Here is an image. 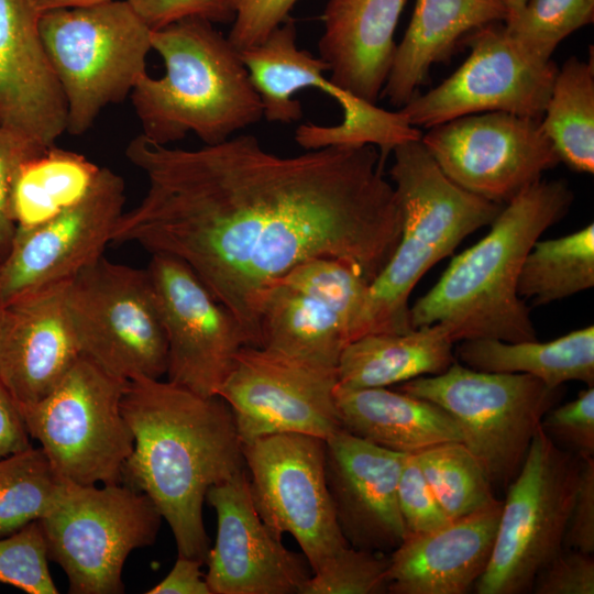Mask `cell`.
<instances>
[{
  "mask_svg": "<svg viewBox=\"0 0 594 594\" xmlns=\"http://www.w3.org/2000/svg\"><path fill=\"white\" fill-rule=\"evenodd\" d=\"M204 562L178 556L169 573L146 594H211L201 572Z\"/></svg>",
  "mask_w": 594,
  "mask_h": 594,
  "instance_id": "obj_46",
  "label": "cell"
},
{
  "mask_svg": "<svg viewBox=\"0 0 594 594\" xmlns=\"http://www.w3.org/2000/svg\"><path fill=\"white\" fill-rule=\"evenodd\" d=\"M507 15L504 0H416L381 97L402 108L419 94L431 67L450 57L460 40L482 26L504 22Z\"/></svg>",
  "mask_w": 594,
  "mask_h": 594,
  "instance_id": "obj_25",
  "label": "cell"
},
{
  "mask_svg": "<svg viewBox=\"0 0 594 594\" xmlns=\"http://www.w3.org/2000/svg\"><path fill=\"white\" fill-rule=\"evenodd\" d=\"M38 29L64 92L67 130L87 132L100 112L131 95L146 73L152 29L128 0L58 9Z\"/></svg>",
  "mask_w": 594,
  "mask_h": 594,
  "instance_id": "obj_6",
  "label": "cell"
},
{
  "mask_svg": "<svg viewBox=\"0 0 594 594\" xmlns=\"http://www.w3.org/2000/svg\"><path fill=\"white\" fill-rule=\"evenodd\" d=\"M240 56L261 99L263 118L270 122L300 120L302 108L294 96L305 88L320 89L340 105V123H305L296 129L295 141L305 150L373 144L384 156L395 145L422 134L398 110L387 111L333 84L326 75L324 61L298 46L296 23L290 16L262 43L240 51Z\"/></svg>",
  "mask_w": 594,
  "mask_h": 594,
  "instance_id": "obj_11",
  "label": "cell"
},
{
  "mask_svg": "<svg viewBox=\"0 0 594 594\" xmlns=\"http://www.w3.org/2000/svg\"><path fill=\"white\" fill-rule=\"evenodd\" d=\"M127 384L80 355L44 398L18 404L30 437L65 482L123 483L134 446L121 409Z\"/></svg>",
  "mask_w": 594,
  "mask_h": 594,
  "instance_id": "obj_8",
  "label": "cell"
},
{
  "mask_svg": "<svg viewBox=\"0 0 594 594\" xmlns=\"http://www.w3.org/2000/svg\"><path fill=\"white\" fill-rule=\"evenodd\" d=\"M206 501L217 515L205 574L211 594H299L310 565L257 514L246 469L210 487Z\"/></svg>",
  "mask_w": 594,
  "mask_h": 594,
  "instance_id": "obj_19",
  "label": "cell"
},
{
  "mask_svg": "<svg viewBox=\"0 0 594 594\" xmlns=\"http://www.w3.org/2000/svg\"><path fill=\"white\" fill-rule=\"evenodd\" d=\"M68 283L0 307V382L18 404L44 398L80 356L66 305Z\"/></svg>",
  "mask_w": 594,
  "mask_h": 594,
  "instance_id": "obj_22",
  "label": "cell"
},
{
  "mask_svg": "<svg viewBox=\"0 0 594 594\" xmlns=\"http://www.w3.org/2000/svg\"><path fill=\"white\" fill-rule=\"evenodd\" d=\"M337 369L245 345L218 391L242 444L277 433L327 439L341 429L334 400Z\"/></svg>",
  "mask_w": 594,
  "mask_h": 594,
  "instance_id": "obj_16",
  "label": "cell"
},
{
  "mask_svg": "<svg viewBox=\"0 0 594 594\" xmlns=\"http://www.w3.org/2000/svg\"><path fill=\"white\" fill-rule=\"evenodd\" d=\"M165 74H145L130 97L148 140L169 145L194 133L221 143L262 120L261 99L240 51L212 22L186 18L152 30Z\"/></svg>",
  "mask_w": 594,
  "mask_h": 594,
  "instance_id": "obj_4",
  "label": "cell"
},
{
  "mask_svg": "<svg viewBox=\"0 0 594 594\" xmlns=\"http://www.w3.org/2000/svg\"><path fill=\"white\" fill-rule=\"evenodd\" d=\"M324 446L326 483L343 538L356 549L391 553L407 535L397 499L406 454L343 429Z\"/></svg>",
  "mask_w": 594,
  "mask_h": 594,
  "instance_id": "obj_20",
  "label": "cell"
},
{
  "mask_svg": "<svg viewBox=\"0 0 594 594\" xmlns=\"http://www.w3.org/2000/svg\"><path fill=\"white\" fill-rule=\"evenodd\" d=\"M40 15L58 9L87 7L110 0H24Z\"/></svg>",
  "mask_w": 594,
  "mask_h": 594,
  "instance_id": "obj_48",
  "label": "cell"
},
{
  "mask_svg": "<svg viewBox=\"0 0 594 594\" xmlns=\"http://www.w3.org/2000/svg\"><path fill=\"white\" fill-rule=\"evenodd\" d=\"M38 19L24 0H0V127L35 156L67 130L64 92Z\"/></svg>",
  "mask_w": 594,
  "mask_h": 594,
  "instance_id": "obj_21",
  "label": "cell"
},
{
  "mask_svg": "<svg viewBox=\"0 0 594 594\" xmlns=\"http://www.w3.org/2000/svg\"><path fill=\"white\" fill-rule=\"evenodd\" d=\"M334 400L341 429L394 452L413 454L462 442L458 424L443 408L397 389L337 385Z\"/></svg>",
  "mask_w": 594,
  "mask_h": 594,
  "instance_id": "obj_26",
  "label": "cell"
},
{
  "mask_svg": "<svg viewBox=\"0 0 594 594\" xmlns=\"http://www.w3.org/2000/svg\"><path fill=\"white\" fill-rule=\"evenodd\" d=\"M594 286V224L570 234L538 240L527 254L518 294L534 306L571 297Z\"/></svg>",
  "mask_w": 594,
  "mask_h": 594,
  "instance_id": "obj_32",
  "label": "cell"
},
{
  "mask_svg": "<svg viewBox=\"0 0 594 594\" xmlns=\"http://www.w3.org/2000/svg\"><path fill=\"white\" fill-rule=\"evenodd\" d=\"M525 1L526 0H504L508 9V13L519 9L524 4Z\"/></svg>",
  "mask_w": 594,
  "mask_h": 594,
  "instance_id": "obj_49",
  "label": "cell"
},
{
  "mask_svg": "<svg viewBox=\"0 0 594 594\" xmlns=\"http://www.w3.org/2000/svg\"><path fill=\"white\" fill-rule=\"evenodd\" d=\"M397 499L407 534L429 532L451 521L437 501L414 453L405 455Z\"/></svg>",
  "mask_w": 594,
  "mask_h": 594,
  "instance_id": "obj_40",
  "label": "cell"
},
{
  "mask_svg": "<svg viewBox=\"0 0 594 594\" xmlns=\"http://www.w3.org/2000/svg\"><path fill=\"white\" fill-rule=\"evenodd\" d=\"M503 501L421 534H407L388 553V593L465 594L484 573Z\"/></svg>",
  "mask_w": 594,
  "mask_h": 594,
  "instance_id": "obj_23",
  "label": "cell"
},
{
  "mask_svg": "<svg viewBox=\"0 0 594 594\" xmlns=\"http://www.w3.org/2000/svg\"><path fill=\"white\" fill-rule=\"evenodd\" d=\"M406 1H327L318 47L333 84L376 105L391 70L394 35Z\"/></svg>",
  "mask_w": 594,
  "mask_h": 594,
  "instance_id": "obj_24",
  "label": "cell"
},
{
  "mask_svg": "<svg viewBox=\"0 0 594 594\" xmlns=\"http://www.w3.org/2000/svg\"><path fill=\"white\" fill-rule=\"evenodd\" d=\"M563 548L587 553L594 551V458L584 459L581 462Z\"/></svg>",
  "mask_w": 594,
  "mask_h": 594,
  "instance_id": "obj_45",
  "label": "cell"
},
{
  "mask_svg": "<svg viewBox=\"0 0 594 594\" xmlns=\"http://www.w3.org/2000/svg\"><path fill=\"white\" fill-rule=\"evenodd\" d=\"M581 462L540 426L506 488L492 556L473 587L477 594L530 592L538 572L563 549Z\"/></svg>",
  "mask_w": 594,
  "mask_h": 594,
  "instance_id": "obj_10",
  "label": "cell"
},
{
  "mask_svg": "<svg viewBox=\"0 0 594 594\" xmlns=\"http://www.w3.org/2000/svg\"><path fill=\"white\" fill-rule=\"evenodd\" d=\"M455 359L477 371L528 374L551 388L578 381L594 386V326L551 341L507 342L472 339L459 342Z\"/></svg>",
  "mask_w": 594,
  "mask_h": 594,
  "instance_id": "obj_29",
  "label": "cell"
},
{
  "mask_svg": "<svg viewBox=\"0 0 594 594\" xmlns=\"http://www.w3.org/2000/svg\"><path fill=\"white\" fill-rule=\"evenodd\" d=\"M233 15L228 34L239 50L262 43L284 23L298 0H224Z\"/></svg>",
  "mask_w": 594,
  "mask_h": 594,
  "instance_id": "obj_41",
  "label": "cell"
},
{
  "mask_svg": "<svg viewBox=\"0 0 594 594\" xmlns=\"http://www.w3.org/2000/svg\"><path fill=\"white\" fill-rule=\"evenodd\" d=\"M18 403L0 382V459L31 447Z\"/></svg>",
  "mask_w": 594,
  "mask_h": 594,
  "instance_id": "obj_47",
  "label": "cell"
},
{
  "mask_svg": "<svg viewBox=\"0 0 594 594\" xmlns=\"http://www.w3.org/2000/svg\"><path fill=\"white\" fill-rule=\"evenodd\" d=\"M278 282L323 304L348 326L350 342L370 280L354 265L333 257H314L288 271Z\"/></svg>",
  "mask_w": 594,
  "mask_h": 594,
  "instance_id": "obj_36",
  "label": "cell"
},
{
  "mask_svg": "<svg viewBox=\"0 0 594 594\" xmlns=\"http://www.w3.org/2000/svg\"><path fill=\"white\" fill-rule=\"evenodd\" d=\"M388 563L386 553L345 546L311 572L299 594L388 593Z\"/></svg>",
  "mask_w": 594,
  "mask_h": 594,
  "instance_id": "obj_37",
  "label": "cell"
},
{
  "mask_svg": "<svg viewBox=\"0 0 594 594\" xmlns=\"http://www.w3.org/2000/svg\"><path fill=\"white\" fill-rule=\"evenodd\" d=\"M146 271L167 341V381L217 395L237 353L250 345L243 328L182 261L152 254Z\"/></svg>",
  "mask_w": 594,
  "mask_h": 594,
  "instance_id": "obj_18",
  "label": "cell"
},
{
  "mask_svg": "<svg viewBox=\"0 0 594 594\" xmlns=\"http://www.w3.org/2000/svg\"><path fill=\"white\" fill-rule=\"evenodd\" d=\"M125 202L123 178L108 167L74 205L47 221L16 229L0 262V307L23 295L70 282L103 255Z\"/></svg>",
  "mask_w": 594,
  "mask_h": 594,
  "instance_id": "obj_17",
  "label": "cell"
},
{
  "mask_svg": "<svg viewBox=\"0 0 594 594\" xmlns=\"http://www.w3.org/2000/svg\"><path fill=\"white\" fill-rule=\"evenodd\" d=\"M414 454L451 520L499 501L484 466L463 442H443Z\"/></svg>",
  "mask_w": 594,
  "mask_h": 594,
  "instance_id": "obj_34",
  "label": "cell"
},
{
  "mask_svg": "<svg viewBox=\"0 0 594 594\" xmlns=\"http://www.w3.org/2000/svg\"><path fill=\"white\" fill-rule=\"evenodd\" d=\"M420 138L391 151L389 175L400 208V237L391 258L369 285L352 341L369 333L414 329L409 296L417 283L471 233L490 226L503 208L453 183Z\"/></svg>",
  "mask_w": 594,
  "mask_h": 594,
  "instance_id": "obj_5",
  "label": "cell"
},
{
  "mask_svg": "<svg viewBox=\"0 0 594 594\" xmlns=\"http://www.w3.org/2000/svg\"><path fill=\"white\" fill-rule=\"evenodd\" d=\"M125 156L148 183L112 242L185 263L260 346L258 304L270 285L314 257L343 260L370 283L394 253L402 215L373 144L284 156L251 134L186 150L143 134Z\"/></svg>",
  "mask_w": 594,
  "mask_h": 594,
  "instance_id": "obj_1",
  "label": "cell"
},
{
  "mask_svg": "<svg viewBox=\"0 0 594 594\" xmlns=\"http://www.w3.org/2000/svg\"><path fill=\"white\" fill-rule=\"evenodd\" d=\"M593 20L594 0H526L503 23L525 52L548 62L565 37Z\"/></svg>",
  "mask_w": 594,
  "mask_h": 594,
  "instance_id": "obj_35",
  "label": "cell"
},
{
  "mask_svg": "<svg viewBox=\"0 0 594 594\" xmlns=\"http://www.w3.org/2000/svg\"><path fill=\"white\" fill-rule=\"evenodd\" d=\"M80 355L123 381L161 378L168 350L146 270L100 257L66 288Z\"/></svg>",
  "mask_w": 594,
  "mask_h": 594,
  "instance_id": "obj_12",
  "label": "cell"
},
{
  "mask_svg": "<svg viewBox=\"0 0 594 594\" xmlns=\"http://www.w3.org/2000/svg\"><path fill=\"white\" fill-rule=\"evenodd\" d=\"M121 409L134 438L123 483L152 499L173 532L178 556L206 563V495L246 469L230 407L218 395L138 377L128 382Z\"/></svg>",
  "mask_w": 594,
  "mask_h": 594,
  "instance_id": "obj_2",
  "label": "cell"
},
{
  "mask_svg": "<svg viewBox=\"0 0 594 594\" xmlns=\"http://www.w3.org/2000/svg\"><path fill=\"white\" fill-rule=\"evenodd\" d=\"M48 560L40 521H32L0 538V583L28 594H56L58 590L51 575Z\"/></svg>",
  "mask_w": 594,
  "mask_h": 594,
  "instance_id": "obj_38",
  "label": "cell"
},
{
  "mask_svg": "<svg viewBox=\"0 0 594 594\" xmlns=\"http://www.w3.org/2000/svg\"><path fill=\"white\" fill-rule=\"evenodd\" d=\"M260 346L315 365L337 369L350 343L349 328L318 300L276 280L257 310Z\"/></svg>",
  "mask_w": 594,
  "mask_h": 594,
  "instance_id": "obj_28",
  "label": "cell"
},
{
  "mask_svg": "<svg viewBox=\"0 0 594 594\" xmlns=\"http://www.w3.org/2000/svg\"><path fill=\"white\" fill-rule=\"evenodd\" d=\"M163 517L152 499L125 483L66 484L41 518L48 559L61 565L72 594H121L129 554L152 546Z\"/></svg>",
  "mask_w": 594,
  "mask_h": 594,
  "instance_id": "obj_9",
  "label": "cell"
},
{
  "mask_svg": "<svg viewBox=\"0 0 594 594\" xmlns=\"http://www.w3.org/2000/svg\"><path fill=\"white\" fill-rule=\"evenodd\" d=\"M100 167L86 156L55 145L26 161L18 174L12 210L16 229H29L78 201Z\"/></svg>",
  "mask_w": 594,
  "mask_h": 594,
  "instance_id": "obj_31",
  "label": "cell"
},
{
  "mask_svg": "<svg viewBox=\"0 0 594 594\" xmlns=\"http://www.w3.org/2000/svg\"><path fill=\"white\" fill-rule=\"evenodd\" d=\"M420 140L453 183L502 206L560 163L540 120L508 112L460 117Z\"/></svg>",
  "mask_w": 594,
  "mask_h": 594,
  "instance_id": "obj_15",
  "label": "cell"
},
{
  "mask_svg": "<svg viewBox=\"0 0 594 594\" xmlns=\"http://www.w3.org/2000/svg\"><path fill=\"white\" fill-rule=\"evenodd\" d=\"M399 392L443 408L494 488L517 476L542 418L562 395L528 374L473 370L457 360L444 372L397 384Z\"/></svg>",
  "mask_w": 594,
  "mask_h": 594,
  "instance_id": "obj_7",
  "label": "cell"
},
{
  "mask_svg": "<svg viewBox=\"0 0 594 594\" xmlns=\"http://www.w3.org/2000/svg\"><path fill=\"white\" fill-rule=\"evenodd\" d=\"M470 55L440 85L417 94L398 109L414 128H426L484 112L542 118L558 72L525 52L503 22L482 26L466 37Z\"/></svg>",
  "mask_w": 594,
  "mask_h": 594,
  "instance_id": "obj_14",
  "label": "cell"
},
{
  "mask_svg": "<svg viewBox=\"0 0 594 594\" xmlns=\"http://www.w3.org/2000/svg\"><path fill=\"white\" fill-rule=\"evenodd\" d=\"M593 553L562 549L536 575L530 592L535 594H593Z\"/></svg>",
  "mask_w": 594,
  "mask_h": 594,
  "instance_id": "obj_42",
  "label": "cell"
},
{
  "mask_svg": "<svg viewBox=\"0 0 594 594\" xmlns=\"http://www.w3.org/2000/svg\"><path fill=\"white\" fill-rule=\"evenodd\" d=\"M541 428L560 448L581 460L594 457V386L581 391L575 399L553 406Z\"/></svg>",
  "mask_w": 594,
  "mask_h": 594,
  "instance_id": "obj_39",
  "label": "cell"
},
{
  "mask_svg": "<svg viewBox=\"0 0 594 594\" xmlns=\"http://www.w3.org/2000/svg\"><path fill=\"white\" fill-rule=\"evenodd\" d=\"M128 1L152 30L186 18H201L212 23H228L233 20L224 0Z\"/></svg>",
  "mask_w": 594,
  "mask_h": 594,
  "instance_id": "obj_43",
  "label": "cell"
},
{
  "mask_svg": "<svg viewBox=\"0 0 594 594\" xmlns=\"http://www.w3.org/2000/svg\"><path fill=\"white\" fill-rule=\"evenodd\" d=\"M572 201L564 180L540 179L504 205L490 231L457 255L410 306L411 327L442 324L454 342L536 340L530 309L518 294L519 275L535 242L566 215Z\"/></svg>",
  "mask_w": 594,
  "mask_h": 594,
  "instance_id": "obj_3",
  "label": "cell"
},
{
  "mask_svg": "<svg viewBox=\"0 0 594 594\" xmlns=\"http://www.w3.org/2000/svg\"><path fill=\"white\" fill-rule=\"evenodd\" d=\"M67 482L53 469L42 448L32 446L0 459V538L43 518Z\"/></svg>",
  "mask_w": 594,
  "mask_h": 594,
  "instance_id": "obj_33",
  "label": "cell"
},
{
  "mask_svg": "<svg viewBox=\"0 0 594 594\" xmlns=\"http://www.w3.org/2000/svg\"><path fill=\"white\" fill-rule=\"evenodd\" d=\"M454 343L448 329L439 323L406 332L364 334L342 351L337 365L338 385L389 387L440 374L457 360Z\"/></svg>",
  "mask_w": 594,
  "mask_h": 594,
  "instance_id": "obj_27",
  "label": "cell"
},
{
  "mask_svg": "<svg viewBox=\"0 0 594 594\" xmlns=\"http://www.w3.org/2000/svg\"><path fill=\"white\" fill-rule=\"evenodd\" d=\"M324 439L277 433L242 444L251 497L262 520L289 534L314 572L349 546L338 526L324 474Z\"/></svg>",
  "mask_w": 594,
  "mask_h": 594,
  "instance_id": "obj_13",
  "label": "cell"
},
{
  "mask_svg": "<svg viewBox=\"0 0 594 594\" xmlns=\"http://www.w3.org/2000/svg\"><path fill=\"white\" fill-rule=\"evenodd\" d=\"M35 157L0 127V262L8 254L16 223L12 210L14 184L21 166Z\"/></svg>",
  "mask_w": 594,
  "mask_h": 594,
  "instance_id": "obj_44",
  "label": "cell"
},
{
  "mask_svg": "<svg viewBox=\"0 0 594 594\" xmlns=\"http://www.w3.org/2000/svg\"><path fill=\"white\" fill-rule=\"evenodd\" d=\"M540 125L560 162L594 173V63L571 56L558 68Z\"/></svg>",
  "mask_w": 594,
  "mask_h": 594,
  "instance_id": "obj_30",
  "label": "cell"
}]
</instances>
